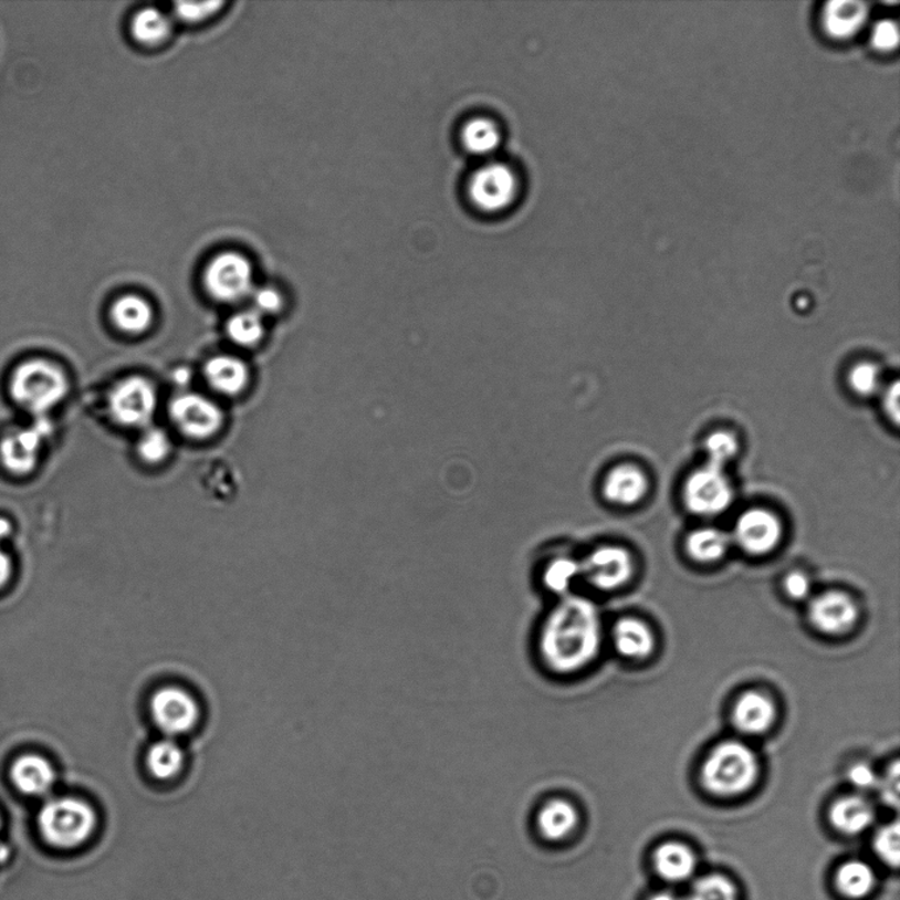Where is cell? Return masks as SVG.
<instances>
[{
    "instance_id": "1",
    "label": "cell",
    "mask_w": 900,
    "mask_h": 900,
    "mask_svg": "<svg viewBox=\"0 0 900 900\" xmlns=\"http://www.w3.org/2000/svg\"><path fill=\"white\" fill-rule=\"evenodd\" d=\"M601 638V620L595 604L582 596L562 597L542 625V661L555 674H575L599 655Z\"/></svg>"
},
{
    "instance_id": "2",
    "label": "cell",
    "mask_w": 900,
    "mask_h": 900,
    "mask_svg": "<svg viewBox=\"0 0 900 900\" xmlns=\"http://www.w3.org/2000/svg\"><path fill=\"white\" fill-rule=\"evenodd\" d=\"M71 381L63 367L46 357H31L13 368L9 394L13 404L36 417H48L65 400Z\"/></svg>"
},
{
    "instance_id": "3",
    "label": "cell",
    "mask_w": 900,
    "mask_h": 900,
    "mask_svg": "<svg viewBox=\"0 0 900 900\" xmlns=\"http://www.w3.org/2000/svg\"><path fill=\"white\" fill-rule=\"evenodd\" d=\"M38 827L52 848L75 850L86 847L97 834L98 815L87 802L65 796L44 804Z\"/></svg>"
},
{
    "instance_id": "4",
    "label": "cell",
    "mask_w": 900,
    "mask_h": 900,
    "mask_svg": "<svg viewBox=\"0 0 900 900\" xmlns=\"http://www.w3.org/2000/svg\"><path fill=\"white\" fill-rule=\"evenodd\" d=\"M757 776V755L739 741H725L714 747L702 771L704 786L723 796L747 792Z\"/></svg>"
},
{
    "instance_id": "5",
    "label": "cell",
    "mask_w": 900,
    "mask_h": 900,
    "mask_svg": "<svg viewBox=\"0 0 900 900\" xmlns=\"http://www.w3.org/2000/svg\"><path fill=\"white\" fill-rule=\"evenodd\" d=\"M53 435L50 417H36L29 426H18L0 438V465L12 477H29L40 462L46 439Z\"/></svg>"
},
{
    "instance_id": "6",
    "label": "cell",
    "mask_w": 900,
    "mask_h": 900,
    "mask_svg": "<svg viewBox=\"0 0 900 900\" xmlns=\"http://www.w3.org/2000/svg\"><path fill=\"white\" fill-rule=\"evenodd\" d=\"M159 396L146 377L129 376L109 390L107 407L114 421L125 428L147 429L156 415Z\"/></svg>"
},
{
    "instance_id": "7",
    "label": "cell",
    "mask_w": 900,
    "mask_h": 900,
    "mask_svg": "<svg viewBox=\"0 0 900 900\" xmlns=\"http://www.w3.org/2000/svg\"><path fill=\"white\" fill-rule=\"evenodd\" d=\"M203 283L210 297L222 304H237L251 297L255 290L252 265L237 252H226L211 260L206 268Z\"/></svg>"
},
{
    "instance_id": "8",
    "label": "cell",
    "mask_w": 900,
    "mask_h": 900,
    "mask_svg": "<svg viewBox=\"0 0 900 900\" xmlns=\"http://www.w3.org/2000/svg\"><path fill=\"white\" fill-rule=\"evenodd\" d=\"M169 416L178 431L196 441L214 437L224 425L221 407L211 398L193 391L178 395L170 404Z\"/></svg>"
},
{
    "instance_id": "9",
    "label": "cell",
    "mask_w": 900,
    "mask_h": 900,
    "mask_svg": "<svg viewBox=\"0 0 900 900\" xmlns=\"http://www.w3.org/2000/svg\"><path fill=\"white\" fill-rule=\"evenodd\" d=\"M683 499L689 511L711 517L728 510L733 492L724 471L705 464L687 480Z\"/></svg>"
},
{
    "instance_id": "10",
    "label": "cell",
    "mask_w": 900,
    "mask_h": 900,
    "mask_svg": "<svg viewBox=\"0 0 900 900\" xmlns=\"http://www.w3.org/2000/svg\"><path fill=\"white\" fill-rule=\"evenodd\" d=\"M150 716L168 737L181 736L197 725L199 707L188 691L164 687L150 698Z\"/></svg>"
},
{
    "instance_id": "11",
    "label": "cell",
    "mask_w": 900,
    "mask_h": 900,
    "mask_svg": "<svg viewBox=\"0 0 900 900\" xmlns=\"http://www.w3.org/2000/svg\"><path fill=\"white\" fill-rule=\"evenodd\" d=\"M519 191L514 171L505 164L491 163L480 168L469 184V195L477 208L496 212L507 208Z\"/></svg>"
},
{
    "instance_id": "12",
    "label": "cell",
    "mask_w": 900,
    "mask_h": 900,
    "mask_svg": "<svg viewBox=\"0 0 900 900\" xmlns=\"http://www.w3.org/2000/svg\"><path fill=\"white\" fill-rule=\"evenodd\" d=\"M580 821L579 809L574 803L556 798L542 804L534 817V830L546 847L562 848L574 841Z\"/></svg>"
},
{
    "instance_id": "13",
    "label": "cell",
    "mask_w": 900,
    "mask_h": 900,
    "mask_svg": "<svg viewBox=\"0 0 900 900\" xmlns=\"http://www.w3.org/2000/svg\"><path fill=\"white\" fill-rule=\"evenodd\" d=\"M582 578L601 590H615L634 575V561L627 550L603 546L580 562Z\"/></svg>"
},
{
    "instance_id": "14",
    "label": "cell",
    "mask_w": 900,
    "mask_h": 900,
    "mask_svg": "<svg viewBox=\"0 0 900 900\" xmlns=\"http://www.w3.org/2000/svg\"><path fill=\"white\" fill-rule=\"evenodd\" d=\"M782 525L776 515L764 510H752L740 515L734 527V540L741 548L762 555L779 544Z\"/></svg>"
},
{
    "instance_id": "15",
    "label": "cell",
    "mask_w": 900,
    "mask_h": 900,
    "mask_svg": "<svg viewBox=\"0 0 900 900\" xmlns=\"http://www.w3.org/2000/svg\"><path fill=\"white\" fill-rule=\"evenodd\" d=\"M857 616L855 601L838 590L814 597L808 607L810 622L827 635L845 634L854 627Z\"/></svg>"
},
{
    "instance_id": "16",
    "label": "cell",
    "mask_w": 900,
    "mask_h": 900,
    "mask_svg": "<svg viewBox=\"0 0 900 900\" xmlns=\"http://www.w3.org/2000/svg\"><path fill=\"white\" fill-rule=\"evenodd\" d=\"M13 787L27 796H44L56 783L51 762L38 754H24L13 762L10 771Z\"/></svg>"
},
{
    "instance_id": "17",
    "label": "cell",
    "mask_w": 900,
    "mask_h": 900,
    "mask_svg": "<svg viewBox=\"0 0 900 900\" xmlns=\"http://www.w3.org/2000/svg\"><path fill=\"white\" fill-rule=\"evenodd\" d=\"M203 375L211 389L223 396H238L249 386L250 369L232 355H218L205 364Z\"/></svg>"
},
{
    "instance_id": "18",
    "label": "cell",
    "mask_w": 900,
    "mask_h": 900,
    "mask_svg": "<svg viewBox=\"0 0 900 900\" xmlns=\"http://www.w3.org/2000/svg\"><path fill=\"white\" fill-rule=\"evenodd\" d=\"M775 720V705L764 693L749 691L741 695L733 708V723L746 734H761Z\"/></svg>"
},
{
    "instance_id": "19",
    "label": "cell",
    "mask_w": 900,
    "mask_h": 900,
    "mask_svg": "<svg viewBox=\"0 0 900 900\" xmlns=\"http://www.w3.org/2000/svg\"><path fill=\"white\" fill-rule=\"evenodd\" d=\"M648 488V480L640 469L622 464L608 473L604 483V496L610 503L629 506L640 503Z\"/></svg>"
},
{
    "instance_id": "20",
    "label": "cell",
    "mask_w": 900,
    "mask_h": 900,
    "mask_svg": "<svg viewBox=\"0 0 900 900\" xmlns=\"http://www.w3.org/2000/svg\"><path fill=\"white\" fill-rule=\"evenodd\" d=\"M829 819L841 834L860 835L875 823L876 810L861 796H845L830 807Z\"/></svg>"
},
{
    "instance_id": "21",
    "label": "cell",
    "mask_w": 900,
    "mask_h": 900,
    "mask_svg": "<svg viewBox=\"0 0 900 900\" xmlns=\"http://www.w3.org/2000/svg\"><path fill=\"white\" fill-rule=\"evenodd\" d=\"M112 321L119 332L140 335L153 326L154 311L149 302L140 295H123L112 307Z\"/></svg>"
},
{
    "instance_id": "22",
    "label": "cell",
    "mask_w": 900,
    "mask_h": 900,
    "mask_svg": "<svg viewBox=\"0 0 900 900\" xmlns=\"http://www.w3.org/2000/svg\"><path fill=\"white\" fill-rule=\"evenodd\" d=\"M615 648L622 657L640 659L655 649V636L646 625L634 617L621 618L614 628Z\"/></svg>"
},
{
    "instance_id": "23",
    "label": "cell",
    "mask_w": 900,
    "mask_h": 900,
    "mask_svg": "<svg viewBox=\"0 0 900 900\" xmlns=\"http://www.w3.org/2000/svg\"><path fill=\"white\" fill-rule=\"evenodd\" d=\"M655 862L659 876L666 881L683 882L697 871V857L683 844L669 843L656 851Z\"/></svg>"
},
{
    "instance_id": "24",
    "label": "cell",
    "mask_w": 900,
    "mask_h": 900,
    "mask_svg": "<svg viewBox=\"0 0 900 900\" xmlns=\"http://www.w3.org/2000/svg\"><path fill=\"white\" fill-rule=\"evenodd\" d=\"M867 6L850 0H835L826 6L824 25L835 38H848L854 34L867 18Z\"/></svg>"
},
{
    "instance_id": "25",
    "label": "cell",
    "mask_w": 900,
    "mask_h": 900,
    "mask_svg": "<svg viewBox=\"0 0 900 900\" xmlns=\"http://www.w3.org/2000/svg\"><path fill=\"white\" fill-rule=\"evenodd\" d=\"M184 752L174 740H163L150 746L147 754V767L156 779L169 781L181 773Z\"/></svg>"
},
{
    "instance_id": "26",
    "label": "cell",
    "mask_w": 900,
    "mask_h": 900,
    "mask_svg": "<svg viewBox=\"0 0 900 900\" xmlns=\"http://www.w3.org/2000/svg\"><path fill=\"white\" fill-rule=\"evenodd\" d=\"M836 882L845 897L860 899L875 888L876 872L867 862L849 861L838 870Z\"/></svg>"
},
{
    "instance_id": "27",
    "label": "cell",
    "mask_w": 900,
    "mask_h": 900,
    "mask_svg": "<svg viewBox=\"0 0 900 900\" xmlns=\"http://www.w3.org/2000/svg\"><path fill=\"white\" fill-rule=\"evenodd\" d=\"M226 333L237 346L255 347L264 338V320L253 308L239 312L227 321Z\"/></svg>"
},
{
    "instance_id": "28",
    "label": "cell",
    "mask_w": 900,
    "mask_h": 900,
    "mask_svg": "<svg viewBox=\"0 0 900 900\" xmlns=\"http://www.w3.org/2000/svg\"><path fill=\"white\" fill-rule=\"evenodd\" d=\"M730 547V537L718 529H700L687 540V550L698 562H713L724 556Z\"/></svg>"
},
{
    "instance_id": "29",
    "label": "cell",
    "mask_w": 900,
    "mask_h": 900,
    "mask_svg": "<svg viewBox=\"0 0 900 900\" xmlns=\"http://www.w3.org/2000/svg\"><path fill=\"white\" fill-rule=\"evenodd\" d=\"M582 578L580 562L567 556L550 562L544 573V584L550 593L562 597L572 593L574 583Z\"/></svg>"
},
{
    "instance_id": "30",
    "label": "cell",
    "mask_w": 900,
    "mask_h": 900,
    "mask_svg": "<svg viewBox=\"0 0 900 900\" xmlns=\"http://www.w3.org/2000/svg\"><path fill=\"white\" fill-rule=\"evenodd\" d=\"M464 147L475 155H490L500 144V133L491 119H472L463 128Z\"/></svg>"
},
{
    "instance_id": "31",
    "label": "cell",
    "mask_w": 900,
    "mask_h": 900,
    "mask_svg": "<svg viewBox=\"0 0 900 900\" xmlns=\"http://www.w3.org/2000/svg\"><path fill=\"white\" fill-rule=\"evenodd\" d=\"M170 33V22L156 9H144L133 20V34L143 44H159Z\"/></svg>"
},
{
    "instance_id": "32",
    "label": "cell",
    "mask_w": 900,
    "mask_h": 900,
    "mask_svg": "<svg viewBox=\"0 0 900 900\" xmlns=\"http://www.w3.org/2000/svg\"><path fill=\"white\" fill-rule=\"evenodd\" d=\"M137 452L144 462L159 464L170 456V437L163 429L147 428L137 443Z\"/></svg>"
},
{
    "instance_id": "33",
    "label": "cell",
    "mask_w": 900,
    "mask_h": 900,
    "mask_svg": "<svg viewBox=\"0 0 900 900\" xmlns=\"http://www.w3.org/2000/svg\"><path fill=\"white\" fill-rule=\"evenodd\" d=\"M689 900H739L734 885L721 876L700 878L692 886Z\"/></svg>"
},
{
    "instance_id": "34",
    "label": "cell",
    "mask_w": 900,
    "mask_h": 900,
    "mask_svg": "<svg viewBox=\"0 0 900 900\" xmlns=\"http://www.w3.org/2000/svg\"><path fill=\"white\" fill-rule=\"evenodd\" d=\"M705 450L708 453L707 464L723 470L724 465L736 456L739 444L736 438H734L731 432L718 431L707 439Z\"/></svg>"
},
{
    "instance_id": "35",
    "label": "cell",
    "mask_w": 900,
    "mask_h": 900,
    "mask_svg": "<svg viewBox=\"0 0 900 900\" xmlns=\"http://www.w3.org/2000/svg\"><path fill=\"white\" fill-rule=\"evenodd\" d=\"M875 849L881 860L892 868L899 865L900 856V833L899 824L892 823L890 826L879 830L875 840Z\"/></svg>"
},
{
    "instance_id": "36",
    "label": "cell",
    "mask_w": 900,
    "mask_h": 900,
    "mask_svg": "<svg viewBox=\"0 0 900 900\" xmlns=\"http://www.w3.org/2000/svg\"><path fill=\"white\" fill-rule=\"evenodd\" d=\"M849 384L857 395L862 397L875 395L879 387V370L875 364H858L849 375Z\"/></svg>"
},
{
    "instance_id": "37",
    "label": "cell",
    "mask_w": 900,
    "mask_h": 900,
    "mask_svg": "<svg viewBox=\"0 0 900 900\" xmlns=\"http://www.w3.org/2000/svg\"><path fill=\"white\" fill-rule=\"evenodd\" d=\"M251 299L253 311L259 313L261 317L278 314L284 305L283 295L271 286L259 287L257 291L253 290Z\"/></svg>"
},
{
    "instance_id": "38",
    "label": "cell",
    "mask_w": 900,
    "mask_h": 900,
    "mask_svg": "<svg viewBox=\"0 0 900 900\" xmlns=\"http://www.w3.org/2000/svg\"><path fill=\"white\" fill-rule=\"evenodd\" d=\"M222 2H205V3H177V17L185 20V22L196 23L201 20L208 19L221 9Z\"/></svg>"
},
{
    "instance_id": "39",
    "label": "cell",
    "mask_w": 900,
    "mask_h": 900,
    "mask_svg": "<svg viewBox=\"0 0 900 900\" xmlns=\"http://www.w3.org/2000/svg\"><path fill=\"white\" fill-rule=\"evenodd\" d=\"M898 27L896 23L890 22V20H883V22L878 23L875 31H872V44H875L878 50H892V48L898 45Z\"/></svg>"
},
{
    "instance_id": "40",
    "label": "cell",
    "mask_w": 900,
    "mask_h": 900,
    "mask_svg": "<svg viewBox=\"0 0 900 900\" xmlns=\"http://www.w3.org/2000/svg\"><path fill=\"white\" fill-rule=\"evenodd\" d=\"M899 762L897 761L888 775L881 782H878V786L881 787L882 798L892 806H897L899 802Z\"/></svg>"
},
{
    "instance_id": "41",
    "label": "cell",
    "mask_w": 900,
    "mask_h": 900,
    "mask_svg": "<svg viewBox=\"0 0 900 900\" xmlns=\"http://www.w3.org/2000/svg\"><path fill=\"white\" fill-rule=\"evenodd\" d=\"M785 588L787 595L796 600L806 599L810 594V580L807 575L802 573L789 574L785 580Z\"/></svg>"
},
{
    "instance_id": "42",
    "label": "cell",
    "mask_w": 900,
    "mask_h": 900,
    "mask_svg": "<svg viewBox=\"0 0 900 900\" xmlns=\"http://www.w3.org/2000/svg\"><path fill=\"white\" fill-rule=\"evenodd\" d=\"M849 781L854 783V785L861 789H869L872 787L878 786V776L872 771V768L868 765H856L850 768L849 771Z\"/></svg>"
},
{
    "instance_id": "43",
    "label": "cell",
    "mask_w": 900,
    "mask_h": 900,
    "mask_svg": "<svg viewBox=\"0 0 900 900\" xmlns=\"http://www.w3.org/2000/svg\"><path fill=\"white\" fill-rule=\"evenodd\" d=\"M899 394V383L896 381L885 396V409L888 411L894 423H899L900 417Z\"/></svg>"
},
{
    "instance_id": "44",
    "label": "cell",
    "mask_w": 900,
    "mask_h": 900,
    "mask_svg": "<svg viewBox=\"0 0 900 900\" xmlns=\"http://www.w3.org/2000/svg\"><path fill=\"white\" fill-rule=\"evenodd\" d=\"M12 575V562L9 555L3 550H0V589L6 587L10 582Z\"/></svg>"
},
{
    "instance_id": "45",
    "label": "cell",
    "mask_w": 900,
    "mask_h": 900,
    "mask_svg": "<svg viewBox=\"0 0 900 900\" xmlns=\"http://www.w3.org/2000/svg\"><path fill=\"white\" fill-rule=\"evenodd\" d=\"M12 534V524L9 519L0 517V542L10 538Z\"/></svg>"
},
{
    "instance_id": "46",
    "label": "cell",
    "mask_w": 900,
    "mask_h": 900,
    "mask_svg": "<svg viewBox=\"0 0 900 900\" xmlns=\"http://www.w3.org/2000/svg\"><path fill=\"white\" fill-rule=\"evenodd\" d=\"M650 900H683L682 898L672 894V892H658L655 897H651Z\"/></svg>"
},
{
    "instance_id": "47",
    "label": "cell",
    "mask_w": 900,
    "mask_h": 900,
    "mask_svg": "<svg viewBox=\"0 0 900 900\" xmlns=\"http://www.w3.org/2000/svg\"><path fill=\"white\" fill-rule=\"evenodd\" d=\"M0 830H2V820H0Z\"/></svg>"
}]
</instances>
